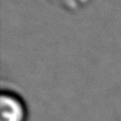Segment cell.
<instances>
[{
	"label": "cell",
	"mask_w": 121,
	"mask_h": 121,
	"mask_svg": "<svg viewBox=\"0 0 121 121\" xmlns=\"http://www.w3.org/2000/svg\"><path fill=\"white\" fill-rule=\"evenodd\" d=\"M29 112L25 100L12 90L0 94V121H28Z\"/></svg>",
	"instance_id": "cell-1"
}]
</instances>
